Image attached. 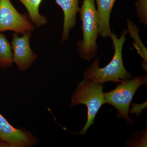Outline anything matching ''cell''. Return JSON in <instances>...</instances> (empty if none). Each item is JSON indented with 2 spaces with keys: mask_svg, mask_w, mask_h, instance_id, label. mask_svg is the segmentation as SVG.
I'll use <instances>...</instances> for the list:
<instances>
[{
  "mask_svg": "<svg viewBox=\"0 0 147 147\" xmlns=\"http://www.w3.org/2000/svg\"><path fill=\"white\" fill-rule=\"evenodd\" d=\"M0 147H9L8 144L0 139Z\"/></svg>",
  "mask_w": 147,
  "mask_h": 147,
  "instance_id": "cell-14",
  "label": "cell"
},
{
  "mask_svg": "<svg viewBox=\"0 0 147 147\" xmlns=\"http://www.w3.org/2000/svg\"><path fill=\"white\" fill-rule=\"evenodd\" d=\"M146 82L147 77L145 75L123 81L115 89L104 93L105 103L117 108L119 110V117L125 119L128 123L132 122L128 116L131 100L138 88Z\"/></svg>",
  "mask_w": 147,
  "mask_h": 147,
  "instance_id": "cell-4",
  "label": "cell"
},
{
  "mask_svg": "<svg viewBox=\"0 0 147 147\" xmlns=\"http://www.w3.org/2000/svg\"><path fill=\"white\" fill-rule=\"evenodd\" d=\"M0 139L9 147H33L39 144L38 139L30 131L14 127L1 113Z\"/></svg>",
  "mask_w": 147,
  "mask_h": 147,
  "instance_id": "cell-6",
  "label": "cell"
},
{
  "mask_svg": "<svg viewBox=\"0 0 147 147\" xmlns=\"http://www.w3.org/2000/svg\"><path fill=\"white\" fill-rule=\"evenodd\" d=\"M26 8L28 15L32 24L36 27L44 26L47 24V18L40 14V5L42 0H19Z\"/></svg>",
  "mask_w": 147,
  "mask_h": 147,
  "instance_id": "cell-10",
  "label": "cell"
},
{
  "mask_svg": "<svg viewBox=\"0 0 147 147\" xmlns=\"http://www.w3.org/2000/svg\"><path fill=\"white\" fill-rule=\"evenodd\" d=\"M95 0H84L79 13L82 22L83 38L76 44L80 57L90 61L97 55L98 23Z\"/></svg>",
  "mask_w": 147,
  "mask_h": 147,
  "instance_id": "cell-2",
  "label": "cell"
},
{
  "mask_svg": "<svg viewBox=\"0 0 147 147\" xmlns=\"http://www.w3.org/2000/svg\"><path fill=\"white\" fill-rule=\"evenodd\" d=\"M98 23V35L103 38L110 37L113 32L110 26V17L116 0H96Z\"/></svg>",
  "mask_w": 147,
  "mask_h": 147,
  "instance_id": "cell-9",
  "label": "cell"
},
{
  "mask_svg": "<svg viewBox=\"0 0 147 147\" xmlns=\"http://www.w3.org/2000/svg\"><path fill=\"white\" fill-rule=\"evenodd\" d=\"M127 25L128 28V32L130 34L131 37L133 38V45L138 54L144 60L146 63L147 59V50L146 48L143 44L139 37V30L137 25L130 19L127 18L126 20Z\"/></svg>",
  "mask_w": 147,
  "mask_h": 147,
  "instance_id": "cell-12",
  "label": "cell"
},
{
  "mask_svg": "<svg viewBox=\"0 0 147 147\" xmlns=\"http://www.w3.org/2000/svg\"><path fill=\"white\" fill-rule=\"evenodd\" d=\"M136 12L139 21L144 26L147 24V0H136Z\"/></svg>",
  "mask_w": 147,
  "mask_h": 147,
  "instance_id": "cell-13",
  "label": "cell"
},
{
  "mask_svg": "<svg viewBox=\"0 0 147 147\" xmlns=\"http://www.w3.org/2000/svg\"><path fill=\"white\" fill-rule=\"evenodd\" d=\"M102 84L85 79L79 83L72 96L71 107L84 104L88 108L87 121L81 131L76 134L83 135L93 124L95 117L101 106L105 103Z\"/></svg>",
  "mask_w": 147,
  "mask_h": 147,
  "instance_id": "cell-3",
  "label": "cell"
},
{
  "mask_svg": "<svg viewBox=\"0 0 147 147\" xmlns=\"http://www.w3.org/2000/svg\"><path fill=\"white\" fill-rule=\"evenodd\" d=\"M35 29L28 14L19 13L10 0H0V32L12 31L24 34Z\"/></svg>",
  "mask_w": 147,
  "mask_h": 147,
  "instance_id": "cell-5",
  "label": "cell"
},
{
  "mask_svg": "<svg viewBox=\"0 0 147 147\" xmlns=\"http://www.w3.org/2000/svg\"><path fill=\"white\" fill-rule=\"evenodd\" d=\"M64 13L63 31L61 43L68 40L69 33L76 24V16L79 13V0H55Z\"/></svg>",
  "mask_w": 147,
  "mask_h": 147,
  "instance_id": "cell-8",
  "label": "cell"
},
{
  "mask_svg": "<svg viewBox=\"0 0 147 147\" xmlns=\"http://www.w3.org/2000/svg\"><path fill=\"white\" fill-rule=\"evenodd\" d=\"M31 37V32L26 33L20 37L16 33L13 34L11 47L13 62L21 71L28 70L37 58L30 46V40Z\"/></svg>",
  "mask_w": 147,
  "mask_h": 147,
  "instance_id": "cell-7",
  "label": "cell"
},
{
  "mask_svg": "<svg viewBox=\"0 0 147 147\" xmlns=\"http://www.w3.org/2000/svg\"><path fill=\"white\" fill-rule=\"evenodd\" d=\"M128 33L127 30H123L119 38L115 33H112L110 38L115 47V53L112 60L105 67L100 68L99 58H96L91 65L84 71V79L102 84L108 82L122 83L131 78V74L124 66L122 59L123 47Z\"/></svg>",
  "mask_w": 147,
  "mask_h": 147,
  "instance_id": "cell-1",
  "label": "cell"
},
{
  "mask_svg": "<svg viewBox=\"0 0 147 147\" xmlns=\"http://www.w3.org/2000/svg\"><path fill=\"white\" fill-rule=\"evenodd\" d=\"M13 53L10 43L5 36L0 33V68L11 67L13 65Z\"/></svg>",
  "mask_w": 147,
  "mask_h": 147,
  "instance_id": "cell-11",
  "label": "cell"
}]
</instances>
